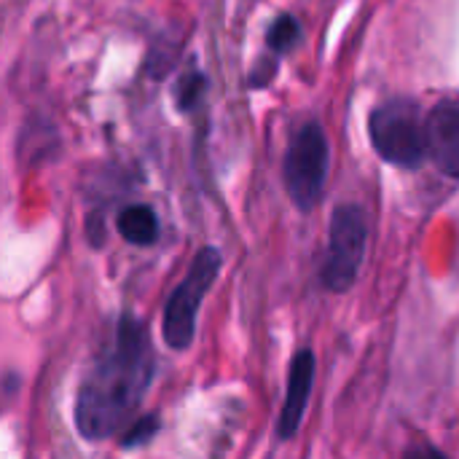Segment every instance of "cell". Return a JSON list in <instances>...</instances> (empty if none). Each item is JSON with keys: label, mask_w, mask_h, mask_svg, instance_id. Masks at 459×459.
Returning <instances> with one entry per match:
<instances>
[{"label": "cell", "mask_w": 459, "mask_h": 459, "mask_svg": "<svg viewBox=\"0 0 459 459\" xmlns=\"http://www.w3.org/2000/svg\"><path fill=\"white\" fill-rule=\"evenodd\" d=\"M153 382V347L148 331L132 315H124L110 344L89 366L78 398L75 428L89 441L110 438L134 422Z\"/></svg>", "instance_id": "cell-1"}, {"label": "cell", "mask_w": 459, "mask_h": 459, "mask_svg": "<svg viewBox=\"0 0 459 459\" xmlns=\"http://www.w3.org/2000/svg\"><path fill=\"white\" fill-rule=\"evenodd\" d=\"M368 134L374 151L393 167L414 169L428 156L425 116L414 100H390L371 113Z\"/></svg>", "instance_id": "cell-2"}, {"label": "cell", "mask_w": 459, "mask_h": 459, "mask_svg": "<svg viewBox=\"0 0 459 459\" xmlns=\"http://www.w3.org/2000/svg\"><path fill=\"white\" fill-rule=\"evenodd\" d=\"M221 253L215 247H202L196 253V258L191 261L186 277L180 280V285L172 290L164 315H161V331H164V342L183 352L194 344L196 336V317L202 309V301L207 299L210 288L215 285L218 274H221Z\"/></svg>", "instance_id": "cell-3"}, {"label": "cell", "mask_w": 459, "mask_h": 459, "mask_svg": "<svg viewBox=\"0 0 459 459\" xmlns=\"http://www.w3.org/2000/svg\"><path fill=\"white\" fill-rule=\"evenodd\" d=\"M366 245H368V223L363 210L355 204L336 207L331 215L328 245L320 269V280L325 290L347 293L358 282L366 258Z\"/></svg>", "instance_id": "cell-4"}, {"label": "cell", "mask_w": 459, "mask_h": 459, "mask_svg": "<svg viewBox=\"0 0 459 459\" xmlns=\"http://www.w3.org/2000/svg\"><path fill=\"white\" fill-rule=\"evenodd\" d=\"M328 164H331V151H328L325 132L320 129V124L312 121L304 124L293 134L282 164L288 196L299 210H312L320 202L328 180Z\"/></svg>", "instance_id": "cell-5"}, {"label": "cell", "mask_w": 459, "mask_h": 459, "mask_svg": "<svg viewBox=\"0 0 459 459\" xmlns=\"http://www.w3.org/2000/svg\"><path fill=\"white\" fill-rule=\"evenodd\" d=\"M315 368H317L315 352L299 350L288 368V387H285V401H282V411H280V422H277V436L282 441H290L304 422L309 395L315 387Z\"/></svg>", "instance_id": "cell-6"}, {"label": "cell", "mask_w": 459, "mask_h": 459, "mask_svg": "<svg viewBox=\"0 0 459 459\" xmlns=\"http://www.w3.org/2000/svg\"><path fill=\"white\" fill-rule=\"evenodd\" d=\"M425 140L428 156L436 161V167L459 180V105L444 102L433 108V113L425 118Z\"/></svg>", "instance_id": "cell-7"}, {"label": "cell", "mask_w": 459, "mask_h": 459, "mask_svg": "<svg viewBox=\"0 0 459 459\" xmlns=\"http://www.w3.org/2000/svg\"><path fill=\"white\" fill-rule=\"evenodd\" d=\"M118 234L137 247H148L159 239V218L148 204H129L118 212Z\"/></svg>", "instance_id": "cell-8"}, {"label": "cell", "mask_w": 459, "mask_h": 459, "mask_svg": "<svg viewBox=\"0 0 459 459\" xmlns=\"http://www.w3.org/2000/svg\"><path fill=\"white\" fill-rule=\"evenodd\" d=\"M299 38H301V27H299V22H296L293 16H288V13L277 16L274 24H272L269 32H266L269 48H272L274 54H288L290 48H296Z\"/></svg>", "instance_id": "cell-9"}, {"label": "cell", "mask_w": 459, "mask_h": 459, "mask_svg": "<svg viewBox=\"0 0 459 459\" xmlns=\"http://www.w3.org/2000/svg\"><path fill=\"white\" fill-rule=\"evenodd\" d=\"M156 430H159V420H156V417H140V420H134V422L129 425V430L124 433L121 446H124V449H137V446L148 444V441L156 436Z\"/></svg>", "instance_id": "cell-10"}, {"label": "cell", "mask_w": 459, "mask_h": 459, "mask_svg": "<svg viewBox=\"0 0 459 459\" xmlns=\"http://www.w3.org/2000/svg\"><path fill=\"white\" fill-rule=\"evenodd\" d=\"M202 91H204V78H202L199 73H188V75L178 83V105H180V110L194 108V105L199 102Z\"/></svg>", "instance_id": "cell-11"}, {"label": "cell", "mask_w": 459, "mask_h": 459, "mask_svg": "<svg viewBox=\"0 0 459 459\" xmlns=\"http://www.w3.org/2000/svg\"><path fill=\"white\" fill-rule=\"evenodd\" d=\"M403 459H449L441 449H436L433 444H425V441H420V444H414Z\"/></svg>", "instance_id": "cell-12"}]
</instances>
